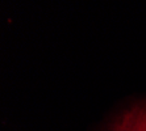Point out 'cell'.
<instances>
[{
    "instance_id": "cell-1",
    "label": "cell",
    "mask_w": 146,
    "mask_h": 131,
    "mask_svg": "<svg viewBox=\"0 0 146 131\" xmlns=\"http://www.w3.org/2000/svg\"><path fill=\"white\" fill-rule=\"evenodd\" d=\"M109 131H146V104L134 105L121 113Z\"/></svg>"
}]
</instances>
